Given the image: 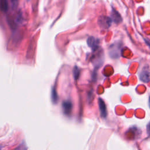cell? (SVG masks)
I'll return each instance as SVG.
<instances>
[{
  "mask_svg": "<svg viewBox=\"0 0 150 150\" xmlns=\"http://www.w3.org/2000/svg\"><path fill=\"white\" fill-rule=\"evenodd\" d=\"M121 43L120 42H117L112 44L109 49V55L112 58L117 59L119 58L121 54Z\"/></svg>",
  "mask_w": 150,
  "mask_h": 150,
  "instance_id": "obj_1",
  "label": "cell"
},
{
  "mask_svg": "<svg viewBox=\"0 0 150 150\" xmlns=\"http://www.w3.org/2000/svg\"><path fill=\"white\" fill-rule=\"evenodd\" d=\"M112 20L109 17L101 16L98 19V24L103 29H108L112 25Z\"/></svg>",
  "mask_w": 150,
  "mask_h": 150,
  "instance_id": "obj_2",
  "label": "cell"
},
{
  "mask_svg": "<svg viewBox=\"0 0 150 150\" xmlns=\"http://www.w3.org/2000/svg\"><path fill=\"white\" fill-rule=\"evenodd\" d=\"M87 43L93 52H95L98 49L99 41L97 39H96L93 36L89 37L87 40Z\"/></svg>",
  "mask_w": 150,
  "mask_h": 150,
  "instance_id": "obj_3",
  "label": "cell"
},
{
  "mask_svg": "<svg viewBox=\"0 0 150 150\" xmlns=\"http://www.w3.org/2000/svg\"><path fill=\"white\" fill-rule=\"evenodd\" d=\"M35 46H36V42L34 38L32 39V40L30 41L29 45L28 47L27 52V57L28 58H32L34 54H35Z\"/></svg>",
  "mask_w": 150,
  "mask_h": 150,
  "instance_id": "obj_4",
  "label": "cell"
},
{
  "mask_svg": "<svg viewBox=\"0 0 150 150\" xmlns=\"http://www.w3.org/2000/svg\"><path fill=\"white\" fill-rule=\"evenodd\" d=\"M98 103L99 110H100V112L101 116L103 118H106L107 116V108L105 102L101 98H99L98 100Z\"/></svg>",
  "mask_w": 150,
  "mask_h": 150,
  "instance_id": "obj_5",
  "label": "cell"
},
{
  "mask_svg": "<svg viewBox=\"0 0 150 150\" xmlns=\"http://www.w3.org/2000/svg\"><path fill=\"white\" fill-rule=\"evenodd\" d=\"M73 105L70 101L66 100L62 103V108L63 113L66 116H70L72 113Z\"/></svg>",
  "mask_w": 150,
  "mask_h": 150,
  "instance_id": "obj_6",
  "label": "cell"
},
{
  "mask_svg": "<svg viewBox=\"0 0 150 150\" xmlns=\"http://www.w3.org/2000/svg\"><path fill=\"white\" fill-rule=\"evenodd\" d=\"M140 79L144 83H148L150 81V72L146 68L141 70L140 73Z\"/></svg>",
  "mask_w": 150,
  "mask_h": 150,
  "instance_id": "obj_7",
  "label": "cell"
},
{
  "mask_svg": "<svg viewBox=\"0 0 150 150\" xmlns=\"http://www.w3.org/2000/svg\"><path fill=\"white\" fill-rule=\"evenodd\" d=\"M112 20L116 24L120 23L122 21V18L120 14L114 8L112 9Z\"/></svg>",
  "mask_w": 150,
  "mask_h": 150,
  "instance_id": "obj_8",
  "label": "cell"
},
{
  "mask_svg": "<svg viewBox=\"0 0 150 150\" xmlns=\"http://www.w3.org/2000/svg\"><path fill=\"white\" fill-rule=\"evenodd\" d=\"M0 9L3 12H7L8 9V4L6 0L0 1Z\"/></svg>",
  "mask_w": 150,
  "mask_h": 150,
  "instance_id": "obj_9",
  "label": "cell"
},
{
  "mask_svg": "<svg viewBox=\"0 0 150 150\" xmlns=\"http://www.w3.org/2000/svg\"><path fill=\"white\" fill-rule=\"evenodd\" d=\"M23 20L24 18L22 16V14L21 11H19L17 14V17L15 20V22H16L17 24H21V23H22L23 22Z\"/></svg>",
  "mask_w": 150,
  "mask_h": 150,
  "instance_id": "obj_10",
  "label": "cell"
},
{
  "mask_svg": "<svg viewBox=\"0 0 150 150\" xmlns=\"http://www.w3.org/2000/svg\"><path fill=\"white\" fill-rule=\"evenodd\" d=\"M52 100L55 104L57 103L58 100V95L55 88H53L52 90Z\"/></svg>",
  "mask_w": 150,
  "mask_h": 150,
  "instance_id": "obj_11",
  "label": "cell"
},
{
  "mask_svg": "<svg viewBox=\"0 0 150 150\" xmlns=\"http://www.w3.org/2000/svg\"><path fill=\"white\" fill-rule=\"evenodd\" d=\"M80 70L79 68L77 66H75L73 69V76H74V78L75 80H77L79 79V77L80 76Z\"/></svg>",
  "mask_w": 150,
  "mask_h": 150,
  "instance_id": "obj_12",
  "label": "cell"
},
{
  "mask_svg": "<svg viewBox=\"0 0 150 150\" xmlns=\"http://www.w3.org/2000/svg\"><path fill=\"white\" fill-rule=\"evenodd\" d=\"M14 150H27V147L24 143L20 144Z\"/></svg>",
  "mask_w": 150,
  "mask_h": 150,
  "instance_id": "obj_13",
  "label": "cell"
},
{
  "mask_svg": "<svg viewBox=\"0 0 150 150\" xmlns=\"http://www.w3.org/2000/svg\"><path fill=\"white\" fill-rule=\"evenodd\" d=\"M11 8H13V9L17 7V4H18V2L16 1H11Z\"/></svg>",
  "mask_w": 150,
  "mask_h": 150,
  "instance_id": "obj_14",
  "label": "cell"
},
{
  "mask_svg": "<svg viewBox=\"0 0 150 150\" xmlns=\"http://www.w3.org/2000/svg\"><path fill=\"white\" fill-rule=\"evenodd\" d=\"M147 132L148 135L150 137V121L149 122V123L147 126Z\"/></svg>",
  "mask_w": 150,
  "mask_h": 150,
  "instance_id": "obj_15",
  "label": "cell"
},
{
  "mask_svg": "<svg viewBox=\"0 0 150 150\" xmlns=\"http://www.w3.org/2000/svg\"><path fill=\"white\" fill-rule=\"evenodd\" d=\"M144 40H145V43L147 44V45H148L149 46V47H150V40L149 39H147V38H145Z\"/></svg>",
  "mask_w": 150,
  "mask_h": 150,
  "instance_id": "obj_16",
  "label": "cell"
},
{
  "mask_svg": "<svg viewBox=\"0 0 150 150\" xmlns=\"http://www.w3.org/2000/svg\"><path fill=\"white\" fill-rule=\"evenodd\" d=\"M148 106H149V107L150 109V96L149 97V99H148Z\"/></svg>",
  "mask_w": 150,
  "mask_h": 150,
  "instance_id": "obj_17",
  "label": "cell"
},
{
  "mask_svg": "<svg viewBox=\"0 0 150 150\" xmlns=\"http://www.w3.org/2000/svg\"><path fill=\"white\" fill-rule=\"evenodd\" d=\"M1 148H2V147L0 146V150H1Z\"/></svg>",
  "mask_w": 150,
  "mask_h": 150,
  "instance_id": "obj_18",
  "label": "cell"
}]
</instances>
